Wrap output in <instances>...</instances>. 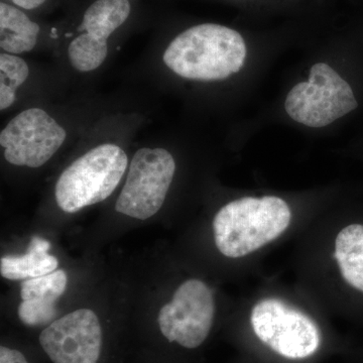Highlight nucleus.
<instances>
[{
    "instance_id": "dca6fc26",
    "label": "nucleus",
    "mask_w": 363,
    "mask_h": 363,
    "mask_svg": "<svg viewBox=\"0 0 363 363\" xmlns=\"http://www.w3.org/2000/svg\"><path fill=\"white\" fill-rule=\"evenodd\" d=\"M56 303L40 298L23 300L18 307V317L23 324L30 327L52 323L57 317Z\"/></svg>"
},
{
    "instance_id": "4468645a",
    "label": "nucleus",
    "mask_w": 363,
    "mask_h": 363,
    "mask_svg": "<svg viewBox=\"0 0 363 363\" xmlns=\"http://www.w3.org/2000/svg\"><path fill=\"white\" fill-rule=\"evenodd\" d=\"M30 75L28 64L20 57L0 55V109L9 108L16 101V91Z\"/></svg>"
},
{
    "instance_id": "39448f33",
    "label": "nucleus",
    "mask_w": 363,
    "mask_h": 363,
    "mask_svg": "<svg viewBox=\"0 0 363 363\" xmlns=\"http://www.w3.org/2000/svg\"><path fill=\"white\" fill-rule=\"evenodd\" d=\"M255 335L274 352L289 359L311 357L321 344L312 318L279 298H264L250 315Z\"/></svg>"
},
{
    "instance_id": "2eb2a0df",
    "label": "nucleus",
    "mask_w": 363,
    "mask_h": 363,
    "mask_svg": "<svg viewBox=\"0 0 363 363\" xmlns=\"http://www.w3.org/2000/svg\"><path fill=\"white\" fill-rule=\"evenodd\" d=\"M68 277L63 269H57L51 274L39 278L26 279L21 283V297L23 300L40 298L56 303L65 293Z\"/></svg>"
},
{
    "instance_id": "f03ea898",
    "label": "nucleus",
    "mask_w": 363,
    "mask_h": 363,
    "mask_svg": "<svg viewBox=\"0 0 363 363\" xmlns=\"http://www.w3.org/2000/svg\"><path fill=\"white\" fill-rule=\"evenodd\" d=\"M291 218L290 207L281 198H241L215 215V245L227 257H245L285 233Z\"/></svg>"
},
{
    "instance_id": "ddd939ff",
    "label": "nucleus",
    "mask_w": 363,
    "mask_h": 363,
    "mask_svg": "<svg viewBox=\"0 0 363 363\" xmlns=\"http://www.w3.org/2000/svg\"><path fill=\"white\" fill-rule=\"evenodd\" d=\"M334 257L343 279L363 293V225L352 224L338 233Z\"/></svg>"
},
{
    "instance_id": "7ed1b4c3",
    "label": "nucleus",
    "mask_w": 363,
    "mask_h": 363,
    "mask_svg": "<svg viewBox=\"0 0 363 363\" xmlns=\"http://www.w3.org/2000/svg\"><path fill=\"white\" fill-rule=\"evenodd\" d=\"M125 152L116 145H98L72 162L55 188L60 209L75 213L104 201L114 192L128 169Z\"/></svg>"
},
{
    "instance_id": "9b49d317",
    "label": "nucleus",
    "mask_w": 363,
    "mask_h": 363,
    "mask_svg": "<svg viewBox=\"0 0 363 363\" xmlns=\"http://www.w3.org/2000/svg\"><path fill=\"white\" fill-rule=\"evenodd\" d=\"M51 243L40 238H30L28 252L21 255H6L0 259V274L11 281L39 278L57 271L59 260L50 255Z\"/></svg>"
},
{
    "instance_id": "f3484780",
    "label": "nucleus",
    "mask_w": 363,
    "mask_h": 363,
    "mask_svg": "<svg viewBox=\"0 0 363 363\" xmlns=\"http://www.w3.org/2000/svg\"><path fill=\"white\" fill-rule=\"evenodd\" d=\"M0 363H28L25 355L18 350L1 346L0 348Z\"/></svg>"
},
{
    "instance_id": "f8f14e48",
    "label": "nucleus",
    "mask_w": 363,
    "mask_h": 363,
    "mask_svg": "<svg viewBox=\"0 0 363 363\" xmlns=\"http://www.w3.org/2000/svg\"><path fill=\"white\" fill-rule=\"evenodd\" d=\"M40 26L20 9L0 4V47L11 54L32 51L37 45Z\"/></svg>"
},
{
    "instance_id": "20e7f679",
    "label": "nucleus",
    "mask_w": 363,
    "mask_h": 363,
    "mask_svg": "<svg viewBox=\"0 0 363 363\" xmlns=\"http://www.w3.org/2000/svg\"><path fill=\"white\" fill-rule=\"evenodd\" d=\"M350 85L325 63L312 67L309 80L296 85L286 96V113L298 123L324 128L357 109Z\"/></svg>"
},
{
    "instance_id": "0eeeda50",
    "label": "nucleus",
    "mask_w": 363,
    "mask_h": 363,
    "mask_svg": "<svg viewBox=\"0 0 363 363\" xmlns=\"http://www.w3.org/2000/svg\"><path fill=\"white\" fill-rule=\"evenodd\" d=\"M213 294L200 279L182 284L169 304L160 310V330L169 342L194 350L208 337L213 324Z\"/></svg>"
},
{
    "instance_id": "9d476101",
    "label": "nucleus",
    "mask_w": 363,
    "mask_h": 363,
    "mask_svg": "<svg viewBox=\"0 0 363 363\" xmlns=\"http://www.w3.org/2000/svg\"><path fill=\"white\" fill-rule=\"evenodd\" d=\"M130 13L128 0H96L90 6L78 28L85 33L69 45L72 66L80 72L93 71L101 66L108 52L107 40L125 23Z\"/></svg>"
},
{
    "instance_id": "6e6552de",
    "label": "nucleus",
    "mask_w": 363,
    "mask_h": 363,
    "mask_svg": "<svg viewBox=\"0 0 363 363\" xmlns=\"http://www.w3.org/2000/svg\"><path fill=\"white\" fill-rule=\"evenodd\" d=\"M66 130L45 111L21 112L0 133L4 157L14 166L40 168L65 142Z\"/></svg>"
},
{
    "instance_id": "423d86ee",
    "label": "nucleus",
    "mask_w": 363,
    "mask_h": 363,
    "mask_svg": "<svg viewBox=\"0 0 363 363\" xmlns=\"http://www.w3.org/2000/svg\"><path fill=\"white\" fill-rule=\"evenodd\" d=\"M175 172V160L168 150H138L117 199L116 211L140 220L154 216L166 200Z\"/></svg>"
},
{
    "instance_id": "1a4fd4ad",
    "label": "nucleus",
    "mask_w": 363,
    "mask_h": 363,
    "mask_svg": "<svg viewBox=\"0 0 363 363\" xmlns=\"http://www.w3.org/2000/svg\"><path fill=\"white\" fill-rule=\"evenodd\" d=\"M40 344L54 363H97L102 348L101 325L92 310H76L45 327Z\"/></svg>"
},
{
    "instance_id": "f257e3e1",
    "label": "nucleus",
    "mask_w": 363,
    "mask_h": 363,
    "mask_svg": "<svg viewBox=\"0 0 363 363\" xmlns=\"http://www.w3.org/2000/svg\"><path fill=\"white\" fill-rule=\"evenodd\" d=\"M247 45L240 33L220 25L193 26L172 40L164 52L168 68L191 80H223L242 68Z\"/></svg>"
},
{
    "instance_id": "a211bd4d",
    "label": "nucleus",
    "mask_w": 363,
    "mask_h": 363,
    "mask_svg": "<svg viewBox=\"0 0 363 363\" xmlns=\"http://www.w3.org/2000/svg\"><path fill=\"white\" fill-rule=\"evenodd\" d=\"M16 6L23 7L26 9H37L42 6L45 0H11Z\"/></svg>"
}]
</instances>
